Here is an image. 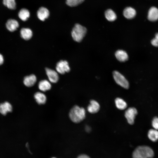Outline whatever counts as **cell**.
I'll use <instances>...</instances> for the list:
<instances>
[{"instance_id": "6", "label": "cell", "mask_w": 158, "mask_h": 158, "mask_svg": "<svg viewBox=\"0 0 158 158\" xmlns=\"http://www.w3.org/2000/svg\"><path fill=\"white\" fill-rule=\"evenodd\" d=\"M56 69L57 72L62 74L68 72L70 70L68 62L63 60H61L57 63Z\"/></svg>"}, {"instance_id": "25", "label": "cell", "mask_w": 158, "mask_h": 158, "mask_svg": "<svg viewBox=\"0 0 158 158\" xmlns=\"http://www.w3.org/2000/svg\"><path fill=\"white\" fill-rule=\"evenodd\" d=\"M151 43L153 46L158 47V33L155 34L154 38L152 40Z\"/></svg>"}, {"instance_id": "7", "label": "cell", "mask_w": 158, "mask_h": 158, "mask_svg": "<svg viewBox=\"0 0 158 158\" xmlns=\"http://www.w3.org/2000/svg\"><path fill=\"white\" fill-rule=\"evenodd\" d=\"M147 19L151 21H155L158 20V8L152 6L149 9L147 14Z\"/></svg>"}, {"instance_id": "23", "label": "cell", "mask_w": 158, "mask_h": 158, "mask_svg": "<svg viewBox=\"0 0 158 158\" xmlns=\"http://www.w3.org/2000/svg\"><path fill=\"white\" fill-rule=\"evenodd\" d=\"M4 4L8 8L11 9H14L16 8L15 0H3Z\"/></svg>"}, {"instance_id": "10", "label": "cell", "mask_w": 158, "mask_h": 158, "mask_svg": "<svg viewBox=\"0 0 158 158\" xmlns=\"http://www.w3.org/2000/svg\"><path fill=\"white\" fill-rule=\"evenodd\" d=\"M100 109V105L96 101L92 100L90 102V104L87 108L88 111L91 114L97 113Z\"/></svg>"}, {"instance_id": "9", "label": "cell", "mask_w": 158, "mask_h": 158, "mask_svg": "<svg viewBox=\"0 0 158 158\" xmlns=\"http://www.w3.org/2000/svg\"><path fill=\"white\" fill-rule=\"evenodd\" d=\"M49 12L46 8L42 7L40 8L37 12L38 18L41 20L44 21L49 16Z\"/></svg>"}, {"instance_id": "29", "label": "cell", "mask_w": 158, "mask_h": 158, "mask_svg": "<svg viewBox=\"0 0 158 158\" xmlns=\"http://www.w3.org/2000/svg\"><path fill=\"white\" fill-rule=\"evenodd\" d=\"M77 158H90V157L86 155L82 154L78 156Z\"/></svg>"}, {"instance_id": "1", "label": "cell", "mask_w": 158, "mask_h": 158, "mask_svg": "<svg viewBox=\"0 0 158 158\" xmlns=\"http://www.w3.org/2000/svg\"><path fill=\"white\" fill-rule=\"evenodd\" d=\"M85 110L83 108L75 105L70 110L69 116L72 122L75 123H78L85 119Z\"/></svg>"}, {"instance_id": "14", "label": "cell", "mask_w": 158, "mask_h": 158, "mask_svg": "<svg viewBox=\"0 0 158 158\" xmlns=\"http://www.w3.org/2000/svg\"><path fill=\"white\" fill-rule=\"evenodd\" d=\"M19 26V25L18 22L13 19L8 20L6 23L7 28L11 32H13L16 30Z\"/></svg>"}, {"instance_id": "19", "label": "cell", "mask_w": 158, "mask_h": 158, "mask_svg": "<svg viewBox=\"0 0 158 158\" xmlns=\"http://www.w3.org/2000/svg\"><path fill=\"white\" fill-rule=\"evenodd\" d=\"M19 18L23 21L27 20L30 16V13L27 9L23 8L21 9L18 13Z\"/></svg>"}, {"instance_id": "27", "label": "cell", "mask_w": 158, "mask_h": 158, "mask_svg": "<svg viewBox=\"0 0 158 158\" xmlns=\"http://www.w3.org/2000/svg\"><path fill=\"white\" fill-rule=\"evenodd\" d=\"M85 130L87 132H89L91 130V128L90 127L88 126H86L85 127Z\"/></svg>"}, {"instance_id": "12", "label": "cell", "mask_w": 158, "mask_h": 158, "mask_svg": "<svg viewBox=\"0 0 158 158\" xmlns=\"http://www.w3.org/2000/svg\"><path fill=\"white\" fill-rule=\"evenodd\" d=\"M136 14L135 9L131 7L126 8L123 11L124 16L128 19H132L135 17Z\"/></svg>"}, {"instance_id": "16", "label": "cell", "mask_w": 158, "mask_h": 158, "mask_svg": "<svg viewBox=\"0 0 158 158\" xmlns=\"http://www.w3.org/2000/svg\"><path fill=\"white\" fill-rule=\"evenodd\" d=\"M115 56L118 60L121 62H124L128 59V56L125 51L122 50H118L115 53Z\"/></svg>"}, {"instance_id": "5", "label": "cell", "mask_w": 158, "mask_h": 158, "mask_svg": "<svg viewBox=\"0 0 158 158\" xmlns=\"http://www.w3.org/2000/svg\"><path fill=\"white\" fill-rule=\"evenodd\" d=\"M137 113V109L133 107L129 108L125 111V116L129 124H133L135 116Z\"/></svg>"}, {"instance_id": "4", "label": "cell", "mask_w": 158, "mask_h": 158, "mask_svg": "<svg viewBox=\"0 0 158 158\" xmlns=\"http://www.w3.org/2000/svg\"><path fill=\"white\" fill-rule=\"evenodd\" d=\"M114 78L118 85L124 88L127 89L129 87V83L125 78L119 72L115 71L113 73Z\"/></svg>"}, {"instance_id": "28", "label": "cell", "mask_w": 158, "mask_h": 158, "mask_svg": "<svg viewBox=\"0 0 158 158\" xmlns=\"http://www.w3.org/2000/svg\"><path fill=\"white\" fill-rule=\"evenodd\" d=\"M4 58L3 56L0 54V65L3 64L4 62Z\"/></svg>"}, {"instance_id": "17", "label": "cell", "mask_w": 158, "mask_h": 158, "mask_svg": "<svg viewBox=\"0 0 158 158\" xmlns=\"http://www.w3.org/2000/svg\"><path fill=\"white\" fill-rule=\"evenodd\" d=\"M51 87L50 83L47 80H43L38 84V88L39 90L42 92H46L50 90Z\"/></svg>"}, {"instance_id": "20", "label": "cell", "mask_w": 158, "mask_h": 158, "mask_svg": "<svg viewBox=\"0 0 158 158\" xmlns=\"http://www.w3.org/2000/svg\"><path fill=\"white\" fill-rule=\"evenodd\" d=\"M116 106L119 110H123L127 107V104L126 102L121 98L118 97L115 100Z\"/></svg>"}, {"instance_id": "11", "label": "cell", "mask_w": 158, "mask_h": 158, "mask_svg": "<svg viewBox=\"0 0 158 158\" xmlns=\"http://www.w3.org/2000/svg\"><path fill=\"white\" fill-rule=\"evenodd\" d=\"M12 110V107L8 102H5L0 104V113L3 115H6Z\"/></svg>"}, {"instance_id": "21", "label": "cell", "mask_w": 158, "mask_h": 158, "mask_svg": "<svg viewBox=\"0 0 158 158\" xmlns=\"http://www.w3.org/2000/svg\"><path fill=\"white\" fill-rule=\"evenodd\" d=\"M148 137L152 141L155 142L158 140V131L154 129L150 130L148 133Z\"/></svg>"}, {"instance_id": "3", "label": "cell", "mask_w": 158, "mask_h": 158, "mask_svg": "<svg viewBox=\"0 0 158 158\" xmlns=\"http://www.w3.org/2000/svg\"><path fill=\"white\" fill-rule=\"evenodd\" d=\"M87 32L86 28L79 24H76L72 30L71 35L73 40L79 42L81 41Z\"/></svg>"}, {"instance_id": "15", "label": "cell", "mask_w": 158, "mask_h": 158, "mask_svg": "<svg viewBox=\"0 0 158 158\" xmlns=\"http://www.w3.org/2000/svg\"><path fill=\"white\" fill-rule=\"evenodd\" d=\"M34 97L37 103L39 104H43L47 101L46 96L42 92H36L34 95Z\"/></svg>"}, {"instance_id": "22", "label": "cell", "mask_w": 158, "mask_h": 158, "mask_svg": "<svg viewBox=\"0 0 158 158\" xmlns=\"http://www.w3.org/2000/svg\"><path fill=\"white\" fill-rule=\"evenodd\" d=\"M105 16L106 18L110 21H114L116 18V14L111 9H108L106 11Z\"/></svg>"}, {"instance_id": "30", "label": "cell", "mask_w": 158, "mask_h": 158, "mask_svg": "<svg viewBox=\"0 0 158 158\" xmlns=\"http://www.w3.org/2000/svg\"><path fill=\"white\" fill-rule=\"evenodd\" d=\"M52 158H55V157H52Z\"/></svg>"}, {"instance_id": "18", "label": "cell", "mask_w": 158, "mask_h": 158, "mask_svg": "<svg viewBox=\"0 0 158 158\" xmlns=\"http://www.w3.org/2000/svg\"><path fill=\"white\" fill-rule=\"evenodd\" d=\"M21 37L25 40H28L32 37V32L31 29L29 28H23L20 31Z\"/></svg>"}, {"instance_id": "26", "label": "cell", "mask_w": 158, "mask_h": 158, "mask_svg": "<svg viewBox=\"0 0 158 158\" xmlns=\"http://www.w3.org/2000/svg\"><path fill=\"white\" fill-rule=\"evenodd\" d=\"M152 126L154 129L158 130V117H154L152 121Z\"/></svg>"}, {"instance_id": "24", "label": "cell", "mask_w": 158, "mask_h": 158, "mask_svg": "<svg viewBox=\"0 0 158 158\" xmlns=\"http://www.w3.org/2000/svg\"><path fill=\"white\" fill-rule=\"evenodd\" d=\"M84 0H66V3L71 7L76 6L82 3Z\"/></svg>"}, {"instance_id": "13", "label": "cell", "mask_w": 158, "mask_h": 158, "mask_svg": "<svg viewBox=\"0 0 158 158\" xmlns=\"http://www.w3.org/2000/svg\"><path fill=\"white\" fill-rule=\"evenodd\" d=\"M37 81L36 76L33 74L26 76L24 78L23 83L27 87H31L33 86Z\"/></svg>"}, {"instance_id": "8", "label": "cell", "mask_w": 158, "mask_h": 158, "mask_svg": "<svg viewBox=\"0 0 158 158\" xmlns=\"http://www.w3.org/2000/svg\"><path fill=\"white\" fill-rule=\"evenodd\" d=\"M46 71L50 82L53 83H55L58 82L59 77L56 71L47 68H46Z\"/></svg>"}, {"instance_id": "2", "label": "cell", "mask_w": 158, "mask_h": 158, "mask_svg": "<svg viewBox=\"0 0 158 158\" xmlns=\"http://www.w3.org/2000/svg\"><path fill=\"white\" fill-rule=\"evenodd\" d=\"M152 149L147 146L137 147L133 153V158H152L154 156Z\"/></svg>"}]
</instances>
